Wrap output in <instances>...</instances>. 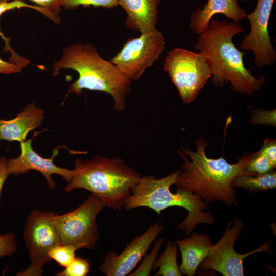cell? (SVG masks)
<instances>
[{"label": "cell", "mask_w": 276, "mask_h": 276, "mask_svg": "<svg viewBox=\"0 0 276 276\" xmlns=\"http://www.w3.org/2000/svg\"><path fill=\"white\" fill-rule=\"evenodd\" d=\"M274 1L257 0L254 10L245 15V18L249 22L250 30L245 35L240 48L252 52L255 64L260 68L269 66L276 61V52L268 29Z\"/></svg>", "instance_id": "11"}, {"label": "cell", "mask_w": 276, "mask_h": 276, "mask_svg": "<svg viewBox=\"0 0 276 276\" xmlns=\"http://www.w3.org/2000/svg\"><path fill=\"white\" fill-rule=\"evenodd\" d=\"M22 70L17 64L4 60L0 58V74H10L20 72Z\"/></svg>", "instance_id": "30"}, {"label": "cell", "mask_w": 276, "mask_h": 276, "mask_svg": "<svg viewBox=\"0 0 276 276\" xmlns=\"http://www.w3.org/2000/svg\"><path fill=\"white\" fill-rule=\"evenodd\" d=\"M105 206L91 193L79 207L66 214L55 216L60 244L71 245L77 250L94 249L99 239L96 218Z\"/></svg>", "instance_id": "7"}, {"label": "cell", "mask_w": 276, "mask_h": 276, "mask_svg": "<svg viewBox=\"0 0 276 276\" xmlns=\"http://www.w3.org/2000/svg\"><path fill=\"white\" fill-rule=\"evenodd\" d=\"M164 70L185 104L196 99L211 76L206 61L200 53L180 48L169 52L165 58Z\"/></svg>", "instance_id": "6"}, {"label": "cell", "mask_w": 276, "mask_h": 276, "mask_svg": "<svg viewBox=\"0 0 276 276\" xmlns=\"http://www.w3.org/2000/svg\"><path fill=\"white\" fill-rule=\"evenodd\" d=\"M90 268V262L87 259L77 257L63 270L58 272L56 275L85 276L89 273Z\"/></svg>", "instance_id": "25"}, {"label": "cell", "mask_w": 276, "mask_h": 276, "mask_svg": "<svg viewBox=\"0 0 276 276\" xmlns=\"http://www.w3.org/2000/svg\"><path fill=\"white\" fill-rule=\"evenodd\" d=\"M125 11L127 28L144 33L156 29L158 6L162 0H118Z\"/></svg>", "instance_id": "15"}, {"label": "cell", "mask_w": 276, "mask_h": 276, "mask_svg": "<svg viewBox=\"0 0 276 276\" xmlns=\"http://www.w3.org/2000/svg\"><path fill=\"white\" fill-rule=\"evenodd\" d=\"M164 242V239L160 238L155 241L154 247L151 252L145 256L140 266L129 276L149 275L156 257Z\"/></svg>", "instance_id": "23"}, {"label": "cell", "mask_w": 276, "mask_h": 276, "mask_svg": "<svg viewBox=\"0 0 276 276\" xmlns=\"http://www.w3.org/2000/svg\"><path fill=\"white\" fill-rule=\"evenodd\" d=\"M243 31L237 22L212 18L207 29L198 35L194 48L205 58L211 73V81L218 87L229 83L234 92L251 95L260 90L266 81L255 77L243 61L244 52L233 42Z\"/></svg>", "instance_id": "1"}, {"label": "cell", "mask_w": 276, "mask_h": 276, "mask_svg": "<svg viewBox=\"0 0 276 276\" xmlns=\"http://www.w3.org/2000/svg\"><path fill=\"white\" fill-rule=\"evenodd\" d=\"M17 248L16 237L13 233H0V258L14 254Z\"/></svg>", "instance_id": "27"}, {"label": "cell", "mask_w": 276, "mask_h": 276, "mask_svg": "<svg viewBox=\"0 0 276 276\" xmlns=\"http://www.w3.org/2000/svg\"><path fill=\"white\" fill-rule=\"evenodd\" d=\"M237 1H249V0H236Z\"/></svg>", "instance_id": "33"}, {"label": "cell", "mask_w": 276, "mask_h": 276, "mask_svg": "<svg viewBox=\"0 0 276 276\" xmlns=\"http://www.w3.org/2000/svg\"><path fill=\"white\" fill-rule=\"evenodd\" d=\"M164 226L160 222H156L143 234L133 238L120 254L113 250L109 252L100 265L99 270L107 276L129 274L145 255Z\"/></svg>", "instance_id": "12"}, {"label": "cell", "mask_w": 276, "mask_h": 276, "mask_svg": "<svg viewBox=\"0 0 276 276\" xmlns=\"http://www.w3.org/2000/svg\"><path fill=\"white\" fill-rule=\"evenodd\" d=\"M246 13L236 0H208L203 8L199 7L192 13L189 27L193 32L199 35L207 29L215 15L223 14L238 23L245 18Z\"/></svg>", "instance_id": "14"}, {"label": "cell", "mask_w": 276, "mask_h": 276, "mask_svg": "<svg viewBox=\"0 0 276 276\" xmlns=\"http://www.w3.org/2000/svg\"><path fill=\"white\" fill-rule=\"evenodd\" d=\"M243 221L236 219L228 222L220 240L211 247L208 256L199 266L200 269H211L223 276H243V260L248 256L265 252L272 254L271 241L265 242L258 248L245 254L236 252L234 248L235 241L240 237L243 229Z\"/></svg>", "instance_id": "10"}, {"label": "cell", "mask_w": 276, "mask_h": 276, "mask_svg": "<svg viewBox=\"0 0 276 276\" xmlns=\"http://www.w3.org/2000/svg\"><path fill=\"white\" fill-rule=\"evenodd\" d=\"M32 139H29L20 142L21 153L16 158H11L8 160L7 170L9 175H17L24 174L30 170H34L41 173L45 177L49 188H55L56 182L52 179L53 174L61 176L69 182L74 174V170H70L59 167L53 163L54 158L59 154V148H56L52 153V156L45 158L40 156L33 149Z\"/></svg>", "instance_id": "13"}, {"label": "cell", "mask_w": 276, "mask_h": 276, "mask_svg": "<svg viewBox=\"0 0 276 276\" xmlns=\"http://www.w3.org/2000/svg\"><path fill=\"white\" fill-rule=\"evenodd\" d=\"M44 118L43 110L30 103L14 119H0V140L25 141L29 132L40 126Z\"/></svg>", "instance_id": "16"}, {"label": "cell", "mask_w": 276, "mask_h": 276, "mask_svg": "<svg viewBox=\"0 0 276 276\" xmlns=\"http://www.w3.org/2000/svg\"><path fill=\"white\" fill-rule=\"evenodd\" d=\"M178 246L176 242L172 244L171 241L167 242L164 252L155 259L153 268H159L156 276H180L182 275L177 262Z\"/></svg>", "instance_id": "20"}, {"label": "cell", "mask_w": 276, "mask_h": 276, "mask_svg": "<svg viewBox=\"0 0 276 276\" xmlns=\"http://www.w3.org/2000/svg\"><path fill=\"white\" fill-rule=\"evenodd\" d=\"M275 168V167L259 150L252 154L244 168V171L251 174H264L272 171Z\"/></svg>", "instance_id": "22"}, {"label": "cell", "mask_w": 276, "mask_h": 276, "mask_svg": "<svg viewBox=\"0 0 276 276\" xmlns=\"http://www.w3.org/2000/svg\"><path fill=\"white\" fill-rule=\"evenodd\" d=\"M52 69L54 77L62 69L78 73V79L69 86L68 94L80 95L83 89L106 93L112 97L116 111L125 108L131 80L110 60L102 58L92 44L73 43L65 47Z\"/></svg>", "instance_id": "3"}, {"label": "cell", "mask_w": 276, "mask_h": 276, "mask_svg": "<svg viewBox=\"0 0 276 276\" xmlns=\"http://www.w3.org/2000/svg\"><path fill=\"white\" fill-rule=\"evenodd\" d=\"M56 213L34 210L28 216L24 231V238L28 248L31 264L17 275L40 276L43 266L51 259L49 251L60 244L55 221Z\"/></svg>", "instance_id": "8"}, {"label": "cell", "mask_w": 276, "mask_h": 276, "mask_svg": "<svg viewBox=\"0 0 276 276\" xmlns=\"http://www.w3.org/2000/svg\"><path fill=\"white\" fill-rule=\"evenodd\" d=\"M196 149L181 147L179 155L183 160L181 171L174 185L177 188L189 190L199 195L207 204L216 200L228 206L238 205L237 192L231 183L237 176L247 174L244 168L252 154L241 156L235 164L228 162L222 156L213 159L207 157L208 142L202 138L195 142Z\"/></svg>", "instance_id": "2"}, {"label": "cell", "mask_w": 276, "mask_h": 276, "mask_svg": "<svg viewBox=\"0 0 276 276\" xmlns=\"http://www.w3.org/2000/svg\"><path fill=\"white\" fill-rule=\"evenodd\" d=\"M233 188L240 187L249 192L274 189L276 187V172L272 170L264 174H247L236 177L232 182Z\"/></svg>", "instance_id": "19"}, {"label": "cell", "mask_w": 276, "mask_h": 276, "mask_svg": "<svg viewBox=\"0 0 276 276\" xmlns=\"http://www.w3.org/2000/svg\"><path fill=\"white\" fill-rule=\"evenodd\" d=\"M181 171L157 179L153 175L141 177L131 189V193L124 206L125 210L147 207L158 214L169 207L178 206L185 209L188 215L179 224L178 229L188 235L200 223L212 224L214 219L211 213L203 212L208 204L198 194L185 189L177 188L176 193L170 190L171 186L177 182Z\"/></svg>", "instance_id": "5"}, {"label": "cell", "mask_w": 276, "mask_h": 276, "mask_svg": "<svg viewBox=\"0 0 276 276\" xmlns=\"http://www.w3.org/2000/svg\"><path fill=\"white\" fill-rule=\"evenodd\" d=\"M182 256L179 266L182 274L193 276L201 262L208 256L213 244L208 235L193 232L190 237L176 241Z\"/></svg>", "instance_id": "17"}, {"label": "cell", "mask_w": 276, "mask_h": 276, "mask_svg": "<svg viewBox=\"0 0 276 276\" xmlns=\"http://www.w3.org/2000/svg\"><path fill=\"white\" fill-rule=\"evenodd\" d=\"M24 1V0H21ZM38 6L53 15L59 21L60 20L59 13L61 12L62 6L61 0H29Z\"/></svg>", "instance_id": "28"}, {"label": "cell", "mask_w": 276, "mask_h": 276, "mask_svg": "<svg viewBox=\"0 0 276 276\" xmlns=\"http://www.w3.org/2000/svg\"><path fill=\"white\" fill-rule=\"evenodd\" d=\"M62 7L67 10L77 9L79 6H94L111 9L118 6V0H61Z\"/></svg>", "instance_id": "24"}, {"label": "cell", "mask_w": 276, "mask_h": 276, "mask_svg": "<svg viewBox=\"0 0 276 276\" xmlns=\"http://www.w3.org/2000/svg\"><path fill=\"white\" fill-rule=\"evenodd\" d=\"M260 152L276 167V141L275 139H266L259 150Z\"/></svg>", "instance_id": "29"}, {"label": "cell", "mask_w": 276, "mask_h": 276, "mask_svg": "<svg viewBox=\"0 0 276 276\" xmlns=\"http://www.w3.org/2000/svg\"><path fill=\"white\" fill-rule=\"evenodd\" d=\"M10 0H0V3L9 2Z\"/></svg>", "instance_id": "32"}, {"label": "cell", "mask_w": 276, "mask_h": 276, "mask_svg": "<svg viewBox=\"0 0 276 276\" xmlns=\"http://www.w3.org/2000/svg\"><path fill=\"white\" fill-rule=\"evenodd\" d=\"M74 174L65 187L66 192L75 189L90 191L100 198L105 206L121 210L131 193V189L141 176L119 158L95 156L89 160L77 158Z\"/></svg>", "instance_id": "4"}, {"label": "cell", "mask_w": 276, "mask_h": 276, "mask_svg": "<svg viewBox=\"0 0 276 276\" xmlns=\"http://www.w3.org/2000/svg\"><path fill=\"white\" fill-rule=\"evenodd\" d=\"M76 250L73 246L59 244L52 248L49 251L48 256L51 260L65 268L75 259Z\"/></svg>", "instance_id": "21"}, {"label": "cell", "mask_w": 276, "mask_h": 276, "mask_svg": "<svg viewBox=\"0 0 276 276\" xmlns=\"http://www.w3.org/2000/svg\"><path fill=\"white\" fill-rule=\"evenodd\" d=\"M8 160L5 157H0V195L3 186L9 174L7 170Z\"/></svg>", "instance_id": "31"}, {"label": "cell", "mask_w": 276, "mask_h": 276, "mask_svg": "<svg viewBox=\"0 0 276 276\" xmlns=\"http://www.w3.org/2000/svg\"><path fill=\"white\" fill-rule=\"evenodd\" d=\"M21 8H28L35 10L42 14L54 23H58V20L55 17L42 8L37 5H32L26 3L24 1L21 0H13L12 1L0 3V17L6 11ZM0 36L5 42L4 51L11 53V55L9 58L10 62L18 65L22 68L26 67L30 63L29 60L19 56L15 52L10 44V39L6 37L1 32V30Z\"/></svg>", "instance_id": "18"}, {"label": "cell", "mask_w": 276, "mask_h": 276, "mask_svg": "<svg viewBox=\"0 0 276 276\" xmlns=\"http://www.w3.org/2000/svg\"><path fill=\"white\" fill-rule=\"evenodd\" d=\"M275 109L265 110L262 109H253L250 112V123L257 125L275 126Z\"/></svg>", "instance_id": "26"}, {"label": "cell", "mask_w": 276, "mask_h": 276, "mask_svg": "<svg viewBox=\"0 0 276 276\" xmlns=\"http://www.w3.org/2000/svg\"><path fill=\"white\" fill-rule=\"evenodd\" d=\"M165 45V38L156 28L129 38L110 61L131 80L137 81L159 59Z\"/></svg>", "instance_id": "9"}]
</instances>
